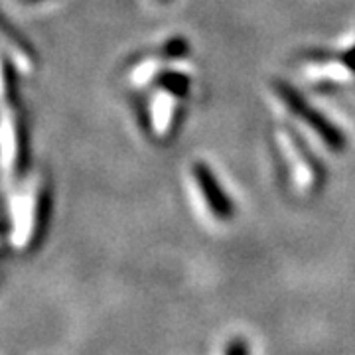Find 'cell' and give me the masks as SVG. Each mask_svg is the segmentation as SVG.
<instances>
[{"label": "cell", "instance_id": "6da1fadb", "mask_svg": "<svg viewBox=\"0 0 355 355\" xmlns=\"http://www.w3.org/2000/svg\"><path fill=\"white\" fill-rule=\"evenodd\" d=\"M275 93L280 97V101L286 105V109L291 111L294 116H298L302 123H306L308 127L316 132L320 139L328 144L331 153H343L345 146H347V139L343 135V130L340 127H336L326 114H322L318 109H314L310 103L306 101L304 97L291 87L288 83L284 81H275L272 83Z\"/></svg>", "mask_w": 355, "mask_h": 355}, {"label": "cell", "instance_id": "7a4b0ae2", "mask_svg": "<svg viewBox=\"0 0 355 355\" xmlns=\"http://www.w3.org/2000/svg\"><path fill=\"white\" fill-rule=\"evenodd\" d=\"M22 128L6 99L0 101V158L8 176H14L22 162Z\"/></svg>", "mask_w": 355, "mask_h": 355}, {"label": "cell", "instance_id": "3957f363", "mask_svg": "<svg viewBox=\"0 0 355 355\" xmlns=\"http://www.w3.org/2000/svg\"><path fill=\"white\" fill-rule=\"evenodd\" d=\"M191 174H193L198 188L202 190L203 200L207 203L211 216L219 221H231L235 217V203L231 202V198L221 188L216 172L205 162H193Z\"/></svg>", "mask_w": 355, "mask_h": 355}, {"label": "cell", "instance_id": "277c9868", "mask_svg": "<svg viewBox=\"0 0 355 355\" xmlns=\"http://www.w3.org/2000/svg\"><path fill=\"white\" fill-rule=\"evenodd\" d=\"M44 188L40 180H32L30 186L20 193V203H18V216L20 223L18 227L24 233V237L34 239L38 235L40 225H42V214H44Z\"/></svg>", "mask_w": 355, "mask_h": 355}, {"label": "cell", "instance_id": "5b68a950", "mask_svg": "<svg viewBox=\"0 0 355 355\" xmlns=\"http://www.w3.org/2000/svg\"><path fill=\"white\" fill-rule=\"evenodd\" d=\"M154 85L168 91L174 97H186L190 93L191 79L182 71H174V69H166V71H158L154 77Z\"/></svg>", "mask_w": 355, "mask_h": 355}, {"label": "cell", "instance_id": "8992f818", "mask_svg": "<svg viewBox=\"0 0 355 355\" xmlns=\"http://www.w3.org/2000/svg\"><path fill=\"white\" fill-rule=\"evenodd\" d=\"M0 51H2L6 58H10L16 67L26 69V71L32 69V58H30V53H28V51L16 42V38H12L2 26H0Z\"/></svg>", "mask_w": 355, "mask_h": 355}, {"label": "cell", "instance_id": "52a82bcc", "mask_svg": "<svg viewBox=\"0 0 355 355\" xmlns=\"http://www.w3.org/2000/svg\"><path fill=\"white\" fill-rule=\"evenodd\" d=\"M190 55V42L184 36H174L166 40L164 44L154 51L153 58L156 60H184Z\"/></svg>", "mask_w": 355, "mask_h": 355}, {"label": "cell", "instance_id": "ba28073f", "mask_svg": "<svg viewBox=\"0 0 355 355\" xmlns=\"http://www.w3.org/2000/svg\"><path fill=\"white\" fill-rule=\"evenodd\" d=\"M312 60H320V62H342L347 69H352L355 73V46L349 48L347 51L342 53H320V55H312Z\"/></svg>", "mask_w": 355, "mask_h": 355}, {"label": "cell", "instance_id": "9c48e42d", "mask_svg": "<svg viewBox=\"0 0 355 355\" xmlns=\"http://www.w3.org/2000/svg\"><path fill=\"white\" fill-rule=\"evenodd\" d=\"M223 355H251V343L243 336H235L227 342Z\"/></svg>", "mask_w": 355, "mask_h": 355}, {"label": "cell", "instance_id": "30bf717a", "mask_svg": "<svg viewBox=\"0 0 355 355\" xmlns=\"http://www.w3.org/2000/svg\"><path fill=\"white\" fill-rule=\"evenodd\" d=\"M6 99V76H4V69L0 65V101Z\"/></svg>", "mask_w": 355, "mask_h": 355}, {"label": "cell", "instance_id": "8fae6325", "mask_svg": "<svg viewBox=\"0 0 355 355\" xmlns=\"http://www.w3.org/2000/svg\"><path fill=\"white\" fill-rule=\"evenodd\" d=\"M28 2H38V0H28Z\"/></svg>", "mask_w": 355, "mask_h": 355}, {"label": "cell", "instance_id": "7c38bea8", "mask_svg": "<svg viewBox=\"0 0 355 355\" xmlns=\"http://www.w3.org/2000/svg\"><path fill=\"white\" fill-rule=\"evenodd\" d=\"M160 2H170V0H160Z\"/></svg>", "mask_w": 355, "mask_h": 355}]
</instances>
